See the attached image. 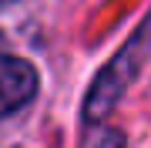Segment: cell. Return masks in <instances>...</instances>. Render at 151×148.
<instances>
[{"instance_id": "obj_3", "label": "cell", "mask_w": 151, "mask_h": 148, "mask_svg": "<svg viewBox=\"0 0 151 148\" xmlns=\"http://www.w3.org/2000/svg\"><path fill=\"white\" fill-rule=\"evenodd\" d=\"M81 148H124V135L118 128H94Z\"/></svg>"}, {"instance_id": "obj_2", "label": "cell", "mask_w": 151, "mask_h": 148, "mask_svg": "<svg viewBox=\"0 0 151 148\" xmlns=\"http://www.w3.org/2000/svg\"><path fill=\"white\" fill-rule=\"evenodd\" d=\"M37 94V71L24 57L0 54V118L14 115Z\"/></svg>"}, {"instance_id": "obj_5", "label": "cell", "mask_w": 151, "mask_h": 148, "mask_svg": "<svg viewBox=\"0 0 151 148\" xmlns=\"http://www.w3.org/2000/svg\"><path fill=\"white\" fill-rule=\"evenodd\" d=\"M0 4H17V0H0Z\"/></svg>"}, {"instance_id": "obj_1", "label": "cell", "mask_w": 151, "mask_h": 148, "mask_svg": "<svg viewBox=\"0 0 151 148\" xmlns=\"http://www.w3.org/2000/svg\"><path fill=\"white\" fill-rule=\"evenodd\" d=\"M138 61H141V47L131 40V44H124L118 54L111 57V64L94 77L91 91H87V101H84V118L87 121L108 118V111L121 101V94L128 91L131 77L138 74Z\"/></svg>"}, {"instance_id": "obj_4", "label": "cell", "mask_w": 151, "mask_h": 148, "mask_svg": "<svg viewBox=\"0 0 151 148\" xmlns=\"http://www.w3.org/2000/svg\"><path fill=\"white\" fill-rule=\"evenodd\" d=\"M134 44L141 47V54H151V14H148V20L141 24V30H138V37H134Z\"/></svg>"}]
</instances>
